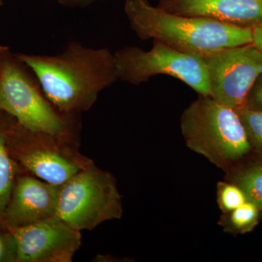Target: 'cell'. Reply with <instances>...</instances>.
Masks as SVG:
<instances>
[{
    "label": "cell",
    "mask_w": 262,
    "mask_h": 262,
    "mask_svg": "<svg viewBox=\"0 0 262 262\" xmlns=\"http://www.w3.org/2000/svg\"><path fill=\"white\" fill-rule=\"evenodd\" d=\"M17 56L32 71L49 101L68 115L89 111L101 92L119 80L115 56L106 48L71 42L54 56Z\"/></svg>",
    "instance_id": "obj_1"
},
{
    "label": "cell",
    "mask_w": 262,
    "mask_h": 262,
    "mask_svg": "<svg viewBox=\"0 0 262 262\" xmlns=\"http://www.w3.org/2000/svg\"><path fill=\"white\" fill-rule=\"evenodd\" d=\"M124 10L131 29L139 39L158 40L191 56L204 58L253 42L252 29L173 14L153 6L148 0H126Z\"/></svg>",
    "instance_id": "obj_2"
},
{
    "label": "cell",
    "mask_w": 262,
    "mask_h": 262,
    "mask_svg": "<svg viewBox=\"0 0 262 262\" xmlns=\"http://www.w3.org/2000/svg\"><path fill=\"white\" fill-rule=\"evenodd\" d=\"M0 111L29 130L78 141L80 115L59 111L45 94L32 71L7 51L0 61Z\"/></svg>",
    "instance_id": "obj_3"
},
{
    "label": "cell",
    "mask_w": 262,
    "mask_h": 262,
    "mask_svg": "<svg viewBox=\"0 0 262 262\" xmlns=\"http://www.w3.org/2000/svg\"><path fill=\"white\" fill-rule=\"evenodd\" d=\"M181 131L187 147L222 169H227L251 151L237 112L201 96L185 108Z\"/></svg>",
    "instance_id": "obj_4"
},
{
    "label": "cell",
    "mask_w": 262,
    "mask_h": 262,
    "mask_svg": "<svg viewBox=\"0 0 262 262\" xmlns=\"http://www.w3.org/2000/svg\"><path fill=\"white\" fill-rule=\"evenodd\" d=\"M122 214L116 179L94 163L60 185L56 216L72 228L93 230Z\"/></svg>",
    "instance_id": "obj_5"
},
{
    "label": "cell",
    "mask_w": 262,
    "mask_h": 262,
    "mask_svg": "<svg viewBox=\"0 0 262 262\" xmlns=\"http://www.w3.org/2000/svg\"><path fill=\"white\" fill-rule=\"evenodd\" d=\"M14 140L9 148L15 161L38 179L61 185L77 173L94 164L81 154L78 141L48 133L29 130L18 122L8 131Z\"/></svg>",
    "instance_id": "obj_6"
},
{
    "label": "cell",
    "mask_w": 262,
    "mask_h": 262,
    "mask_svg": "<svg viewBox=\"0 0 262 262\" xmlns=\"http://www.w3.org/2000/svg\"><path fill=\"white\" fill-rule=\"evenodd\" d=\"M118 80L139 85L156 75L178 79L201 96H210L209 82L203 58L181 53L153 40L144 51L136 46L120 48L114 53Z\"/></svg>",
    "instance_id": "obj_7"
},
{
    "label": "cell",
    "mask_w": 262,
    "mask_h": 262,
    "mask_svg": "<svg viewBox=\"0 0 262 262\" xmlns=\"http://www.w3.org/2000/svg\"><path fill=\"white\" fill-rule=\"evenodd\" d=\"M210 97L234 110L244 107L250 90L262 75V51L253 43L227 48L203 58Z\"/></svg>",
    "instance_id": "obj_8"
},
{
    "label": "cell",
    "mask_w": 262,
    "mask_h": 262,
    "mask_svg": "<svg viewBox=\"0 0 262 262\" xmlns=\"http://www.w3.org/2000/svg\"><path fill=\"white\" fill-rule=\"evenodd\" d=\"M10 229L18 262H72L82 246L80 231L56 216Z\"/></svg>",
    "instance_id": "obj_9"
},
{
    "label": "cell",
    "mask_w": 262,
    "mask_h": 262,
    "mask_svg": "<svg viewBox=\"0 0 262 262\" xmlns=\"http://www.w3.org/2000/svg\"><path fill=\"white\" fill-rule=\"evenodd\" d=\"M59 189L30 173L17 176L3 222L14 229L56 216Z\"/></svg>",
    "instance_id": "obj_10"
},
{
    "label": "cell",
    "mask_w": 262,
    "mask_h": 262,
    "mask_svg": "<svg viewBox=\"0 0 262 262\" xmlns=\"http://www.w3.org/2000/svg\"><path fill=\"white\" fill-rule=\"evenodd\" d=\"M158 7L173 14L210 18L244 28L262 26V0H159Z\"/></svg>",
    "instance_id": "obj_11"
},
{
    "label": "cell",
    "mask_w": 262,
    "mask_h": 262,
    "mask_svg": "<svg viewBox=\"0 0 262 262\" xmlns=\"http://www.w3.org/2000/svg\"><path fill=\"white\" fill-rule=\"evenodd\" d=\"M8 130L0 126V220L2 221L18 171V164L12 156L8 146Z\"/></svg>",
    "instance_id": "obj_12"
},
{
    "label": "cell",
    "mask_w": 262,
    "mask_h": 262,
    "mask_svg": "<svg viewBox=\"0 0 262 262\" xmlns=\"http://www.w3.org/2000/svg\"><path fill=\"white\" fill-rule=\"evenodd\" d=\"M232 180L244 191L248 201L262 211V160L237 170Z\"/></svg>",
    "instance_id": "obj_13"
},
{
    "label": "cell",
    "mask_w": 262,
    "mask_h": 262,
    "mask_svg": "<svg viewBox=\"0 0 262 262\" xmlns=\"http://www.w3.org/2000/svg\"><path fill=\"white\" fill-rule=\"evenodd\" d=\"M246 131L251 149L262 160V112L245 107L235 110Z\"/></svg>",
    "instance_id": "obj_14"
},
{
    "label": "cell",
    "mask_w": 262,
    "mask_h": 262,
    "mask_svg": "<svg viewBox=\"0 0 262 262\" xmlns=\"http://www.w3.org/2000/svg\"><path fill=\"white\" fill-rule=\"evenodd\" d=\"M260 218L261 210L251 202L247 201L230 212L229 222L234 232L245 234L255 228Z\"/></svg>",
    "instance_id": "obj_15"
},
{
    "label": "cell",
    "mask_w": 262,
    "mask_h": 262,
    "mask_svg": "<svg viewBox=\"0 0 262 262\" xmlns=\"http://www.w3.org/2000/svg\"><path fill=\"white\" fill-rule=\"evenodd\" d=\"M219 201L224 211L230 213L248 201L244 191L233 184L222 183L219 188Z\"/></svg>",
    "instance_id": "obj_16"
},
{
    "label": "cell",
    "mask_w": 262,
    "mask_h": 262,
    "mask_svg": "<svg viewBox=\"0 0 262 262\" xmlns=\"http://www.w3.org/2000/svg\"><path fill=\"white\" fill-rule=\"evenodd\" d=\"M16 261V246L11 229H0V262Z\"/></svg>",
    "instance_id": "obj_17"
},
{
    "label": "cell",
    "mask_w": 262,
    "mask_h": 262,
    "mask_svg": "<svg viewBox=\"0 0 262 262\" xmlns=\"http://www.w3.org/2000/svg\"><path fill=\"white\" fill-rule=\"evenodd\" d=\"M245 107L262 112V75L256 79L246 98Z\"/></svg>",
    "instance_id": "obj_18"
},
{
    "label": "cell",
    "mask_w": 262,
    "mask_h": 262,
    "mask_svg": "<svg viewBox=\"0 0 262 262\" xmlns=\"http://www.w3.org/2000/svg\"><path fill=\"white\" fill-rule=\"evenodd\" d=\"M253 44L262 51V26L252 29Z\"/></svg>",
    "instance_id": "obj_19"
},
{
    "label": "cell",
    "mask_w": 262,
    "mask_h": 262,
    "mask_svg": "<svg viewBox=\"0 0 262 262\" xmlns=\"http://www.w3.org/2000/svg\"><path fill=\"white\" fill-rule=\"evenodd\" d=\"M94 0H62L63 3H89Z\"/></svg>",
    "instance_id": "obj_20"
},
{
    "label": "cell",
    "mask_w": 262,
    "mask_h": 262,
    "mask_svg": "<svg viewBox=\"0 0 262 262\" xmlns=\"http://www.w3.org/2000/svg\"><path fill=\"white\" fill-rule=\"evenodd\" d=\"M6 51L7 50L5 48H0V61H1L2 58H3V55L5 54Z\"/></svg>",
    "instance_id": "obj_21"
},
{
    "label": "cell",
    "mask_w": 262,
    "mask_h": 262,
    "mask_svg": "<svg viewBox=\"0 0 262 262\" xmlns=\"http://www.w3.org/2000/svg\"><path fill=\"white\" fill-rule=\"evenodd\" d=\"M261 219H262V211H261Z\"/></svg>",
    "instance_id": "obj_22"
}]
</instances>
